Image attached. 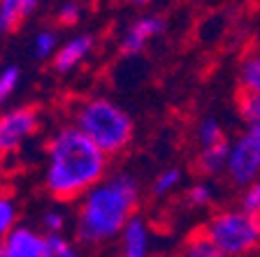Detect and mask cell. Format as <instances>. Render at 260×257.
Segmentation results:
<instances>
[{
  "mask_svg": "<svg viewBox=\"0 0 260 257\" xmlns=\"http://www.w3.org/2000/svg\"><path fill=\"white\" fill-rule=\"evenodd\" d=\"M107 174V156L75 125H65L47 146L44 186L58 202L86 195Z\"/></svg>",
  "mask_w": 260,
  "mask_h": 257,
  "instance_id": "1",
  "label": "cell"
},
{
  "mask_svg": "<svg viewBox=\"0 0 260 257\" xmlns=\"http://www.w3.org/2000/svg\"><path fill=\"white\" fill-rule=\"evenodd\" d=\"M160 257H174V255H160Z\"/></svg>",
  "mask_w": 260,
  "mask_h": 257,
  "instance_id": "29",
  "label": "cell"
},
{
  "mask_svg": "<svg viewBox=\"0 0 260 257\" xmlns=\"http://www.w3.org/2000/svg\"><path fill=\"white\" fill-rule=\"evenodd\" d=\"M165 30V21L156 14L142 16L137 21H133L121 35V51L125 56H137L144 51V47L151 42L153 38H158Z\"/></svg>",
  "mask_w": 260,
  "mask_h": 257,
  "instance_id": "7",
  "label": "cell"
},
{
  "mask_svg": "<svg viewBox=\"0 0 260 257\" xmlns=\"http://www.w3.org/2000/svg\"><path fill=\"white\" fill-rule=\"evenodd\" d=\"M140 202V186L130 174H114L103 178L84 195L77 215V236L84 243H103L123 232L135 215Z\"/></svg>",
  "mask_w": 260,
  "mask_h": 257,
  "instance_id": "2",
  "label": "cell"
},
{
  "mask_svg": "<svg viewBox=\"0 0 260 257\" xmlns=\"http://www.w3.org/2000/svg\"><path fill=\"white\" fill-rule=\"evenodd\" d=\"M186 199H188L190 206H195V209H205V206H209L214 199H216V190H214V186L211 183H195V186L188 188V193H186Z\"/></svg>",
  "mask_w": 260,
  "mask_h": 257,
  "instance_id": "18",
  "label": "cell"
},
{
  "mask_svg": "<svg viewBox=\"0 0 260 257\" xmlns=\"http://www.w3.org/2000/svg\"><path fill=\"white\" fill-rule=\"evenodd\" d=\"M44 227H47L49 234H60L65 227V213L58 209H51L44 213Z\"/></svg>",
  "mask_w": 260,
  "mask_h": 257,
  "instance_id": "24",
  "label": "cell"
},
{
  "mask_svg": "<svg viewBox=\"0 0 260 257\" xmlns=\"http://www.w3.org/2000/svg\"><path fill=\"white\" fill-rule=\"evenodd\" d=\"M0 257H5V250H3V246H0Z\"/></svg>",
  "mask_w": 260,
  "mask_h": 257,
  "instance_id": "28",
  "label": "cell"
},
{
  "mask_svg": "<svg viewBox=\"0 0 260 257\" xmlns=\"http://www.w3.org/2000/svg\"><path fill=\"white\" fill-rule=\"evenodd\" d=\"M181 257H230V255H225L200 227V230H195L193 234L186 239Z\"/></svg>",
  "mask_w": 260,
  "mask_h": 257,
  "instance_id": "14",
  "label": "cell"
},
{
  "mask_svg": "<svg viewBox=\"0 0 260 257\" xmlns=\"http://www.w3.org/2000/svg\"><path fill=\"white\" fill-rule=\"evenodd\" d=\"M19 79H21V70H19L16 65H7V67L0 70V102L7 100V97L14 93Z\"/></svg>",
  "mask_w": 260,
  "mask_h": 257,
  "instance_id": "22",
  "label": "cell"
},
{
  "mask_svg": "<svg viewBox=\"0 0 260 257\" xmlns=\"http://www.w3.org/2000/svg\"><path fill=\"white\" fill-rule=\"evenodd\" d=\"M23 21V0H0V30H14Z\"/></svg>",
  "mask_w": 260,
  "mask_h": 257,
  "instance_id": "16",
  "label": "cell"
},
{
  "mask_svg": "<svg viewBox=\"0 0 260 257\" xmlns=\"http://www.w3.org/2000/svg\"><path fill=\"white\" fill-rule=\"evenodd\" d=\"M79 14H81V10L77 3H65L58 12V21L63 23V26H75V23L79 21Z\"/></svg>",
  "mask_w": 260,
  "mask_h": 257,
  "instance_id": "25",
  "label": "cell"
},
{
  "mask_svg": "<svg viewBox=\"0 0 260 257\" xmlns=\"http://www.w3.org/2000/svg\"><path fill=\"white\" fill-rule=\"evenodd\" d=\"M75 128H79L105 156H116L133 139V118L123 107L107 97H91L75 112Z\"/></svg>",
  "mask_w": 260,
  "mask_h": 257,
  "instance_id": "3",
  "label": "cell"
},
{
  "mask_svg": "<svg viewBox=\"0 0 260 257\" xmlns=\"http://www.w3.org/2000/svg\"><path fill=\"white\" fill-rule=\"evenodd\" d=\"M56 44H58V38H56V32L51 30H42L35 35V42H32V54L35 58L44 60L49 56H56Z\"/></svg>",
  "mask_w": 260,
  "mask_h": 257,
  "instance_id": "19",
  "label": "cell"
},
{
  "mask_svg": "<svg viewBox=\"0 0 260 257\" xmlns=\"http://www.w3.org/2000/svg\"><path fill=\"white\" fill-rule=\"evenodd\" d=\"M239 209H242L244 213L260 218V178H258L255 183H251L249 188H244L242 204H239Z\"/></svg>",
  "mask_w": 260,
  "mask_h": 257,
  "instance_id": "21",
  "label": "cell"
},
{
  "mask_svg": "<svg viewBox=\"0 0 260 257\" xmlns=\"http://www.w3.org/2000/svg\"><path fill=\"white\" fill-rule=\"evenodd\" d=\"M38 112L32 107H19L0 116V153H12L38 130Z\"/></svg>",
  "mask_w": 260,
  "mask_h": 257,
  "instance_id": "6",
  "label": "cell"
},
{
  "mask_svg": "<svg viewBox=\"0 0 260 257\" xmlns=\"http://www.w3.org/2000/svg\"><path fill=\"white\" fill-rule=\"evenodd\" d=\"M133 3H135V5H149L151 0H133Z\"/></svg>",
  "mask_w": 260,
  "mask_h": 257,
  "instance_id": "27",
  "label": "cell"
},
{
  "mask_svg": "<svg viewBox=\"0 0 260 257\" xmlns=\"http://www.w3.org/2000/svg\"><path fill=\"white\" fill-rule=\"evenodd\" d=\"M14 220H16V206L10 197L0 195V239H5L12 230H14Z\"/></svg>",
  "mask_w": 260,
  "mask_h": 257,
  "instance_id": "23",
  "label": "cell"
},
{
  "mask_svg": "<svg viewBox=\"0 0 260 257\" xmlns=\"http://www.w3.org/2000/svg\"><path fill=\"white\" fill-rule=\"evenodd\" d=\"M151 252V232L146 220L133 215L121 232V257H149Z\"/></svg>",
  "mask_w": 260,
  "mask_h": 257,
  "instance_id": "8",
  "label": "cell"
},
{
  "mask_svg": "<svg viewBox=\"0 0 260 257\" xmlns=\"http://www.w3.org/2000/svg\"><path fill=\"white\" fill-rule=\"evenodd\" d=\"M179 183H181V171L174 169V167L172 169H165L160 176L153 181V195H156V197H168Z\"/></svg>",
  "mask_w": 260,
  "mask_h": 257,
  "instance_id": "20",
  "label": "cell"
},
{
  "mask_svg": "<svg viewBox=\"0 0 260 257\" xmlns=\"http://www.w3.org/2000/svg\"><path fill=\"white\" fill-rule=\"evenodd\" d=\"M225 176L237 188H249L260 178V144L246 132L230 141Z\"/></svg>",
  "mask_w": 260,
  "mask_h": 257,
  "instance_id": "5",
  "label": "cell"
},
{
  "mask_svg": "<svg viewBox=\"0 0 260 257\" xmlns=\"http://www.w3.org/2000/svg\"><path fill=\"white\" fill-rule=\"evenodd\" d=\"M42 257H79V252L68 243V239L63 234H49L44 236Z\"/></svg>",
  "mask_w": 260,
  "mask_h": 257,
  "instance_id": "17",
  "label": "cell"
},
{
  "mask_svg": "<svg viewBox=\"0 0 260 257\" xmlns=\"http://www.w3.org/2000/svg\"><path fill=\"white\" fill-rule=\"evenodd\" d=\"M91 47H93V40L88 38V35L72 38L70 42H65L63 47L56 51V56H54V70L60 72V75L75 70L77 65H79L81 60L91 54Z\"/></svg>",
  "mask_w": 260,
  "mask_h": 257,
  "instance_id": "10",
  "label": "cell"
},
{
  "mask_svg": "<svg viewBox=\"0 0 260 257\" xmlns=\"http://www.w3.org/2000/svg\"><path fill=\"white\" fill-rule=\"evenodd\" d=\"M228 156H230V141L223 139L214 146L200 149L198 153V169L205 176H218L225 174V165H228Z\"/></svg>",
  "mask_w": 260,
  "mask_h": 257,
  "instance_id": "11",
  "label": "cell"
},
{
  "mask_svg": "<svg viewBox=\"0 0 260 257\" xmlns=\"http://www.w3.org/2000/svg\"><path fill=\"white\" fill-rule=\"evenodd\" d=\"M38 3H40V0H23V19L32 14V10L38 7Z\"/></svg>",
  "mask_w": 260,
  "mask_h": 257,
  "instance_id": "26",
  "label": "cell"
},
{
  "mask_svg": "<svg viewBox=\"0 0 260 257\" xmlns=\"http://www.w3.org/2000/svg\"><path fill=\"white\" fill-rule=\"evenodd\" d=\"M239 86L242 93L260 95V49H253L242 58L239 65Z\"/></svg>",
  "mask_w": 260,
  "mask_h": 257,
  "instance_id": "13",
  "label": "cell"
},
{
  "mask_svg": "<svg viewBox=\"0 0 260 257\" xmlns=\"http://www.w3.org/2000/svg\"><path fill=\"white\" fill-rule=\"evenodd\" d=\"M237 109L244 125H246V134L260 144V95L242 93L237 100Z\"/></svg>",
  "mask_w": 260,
  "mask_h": 257,
  "instance_id": "12",
  "label": "cell"
},
{
  "mask_svg": "<svg viewBox=\"0 0 260 257\" xmlns=\"http://www.w3.org/2000/svg\"><path fill=\"white\" fill-rule=\"evenodd\" d=\"M5 257H42L44 252V236L30 227H14L3 239Z\"/></svg>",
  "mask_w": 260,
  "mask_h": 257,
  "instance_id": "9",
  "label": "cell"
},
{
  "mask_svg": "<svg viewBox=\"0 0 260 257\" xmlns=\"http://www.w3.org/2000/svg\"><path fill=\"white\" fill-rule=\"evenodd\" d=\"M195 139H198L200 149H207V146H214V144H218V141H223L225 134H223L221 121L214 116L202 118L200 123H198V128H195Z\"/></svg>",
  "mask_w": 260,
  "mask_h": 257,
  "instance_id": "15",
  "label": "cell"
},
{
  "mask_svg": "<svg viewBox=\"0 0 260 257\" xmlns=\"http://www.w3.org/2000/svg\"><path fill=\"white\" fill-rule=\"evenodd\" d=\"M202 232L230 257H246L260 248V218L244 213L242 209L214 213Z\"/></svg>",
  "mask_w": 260,
  "mask_h": 257,
  "instance_id": "4",
  "label": "cell"
}]
</instances>
